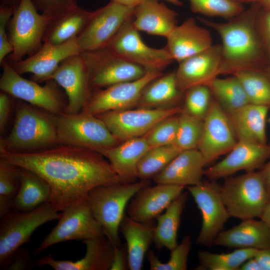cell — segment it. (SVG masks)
<instances>
[{"label": "cell", "mask_w": 270, "mask_h": 270, "mask_svg": "<svg viewBox=\"0 0 270 270\" xmlns=\"http://www.w3.org/2000/svg\"><path fill=\"white\" fill-rule=\"evenodd\" d=\"M21 168L0 160V217L14 208L20 185Z\"/></svg>", "instance_id": "f35d334b"}, {"label": "cell", "mask_w": 270, "mask_h": 270, "mask_svg": "<svg viewBox=\"0 0 270 270\" xmlns=\"http://www.w3.org/2000/svg\"><path fill=\"white\" fill-rule=\"evenodd\" d=\"M42 14L56 20L78 6L76 0H31Z\"/></svg>", "instance_id": "f6af8a7d"}, {"label": "cell", "mask_w": 270, "mask_h": 270, "mask_svg": "<svg viewBox=\"0 0 270 270\" xmlns=\"http://www.w3.org/2000/svg\"><path fill=\"white\" fill-rule=\"evenodd\" d=\"M20 168V185L14 202V208L28 212L49 202L50 189L46 180L40 176Z\"/></svg>", "instance_id": "836d02e7"}, {"label": "cell", "mask_w": 270, "mask_h": 270, "mask_svg": "<svg viewBox=\"0 0 270 270\" xmlns=\"http://www.w3.org/2000/svg\"><path fill=\"white\" fill-rule=\"evenodd\" d=\"M52 19L40 14L31 0H21L8 23V38L12 52L4 60L19 62L36 53Z\"/></svg>", "instance_id": "52a82bcc"}, {"label": "cell", "mask_w": 270, "mask_h": 270, "mask_svg": "<svg viewBox=\"0 0 270 270\" xmlns=\"http://www.w3.org/2000/svg\"><path fill=\"white\" fill-rule=\"evenodd\" d=\"M178 114L170 116L161 120L143 136L150 148L174 145Z\"/></svg>", "instance_id": "ee69618b"}, {"label": "cell", "mask_w": 270, "mask_h": 270, "mask_svg": "<svg viewBox=\"0 0 270 270\" xmlns=\"http://www.w3.org/2000/svg\"><path fill=\"white\" fill-rule=\"evenodd\" d=\"M258 250L254 248H237L226 254H215L200 250L198 252L199 264L198 270H240L247 260L254 258Z\"/></svg>", "instance_id": "d590c367"}, {"label": "cell", "mask_w": 270, "mask_h": 270, "mask_svg": "<svg viewBox=\"0 0 270 270\" xmlns=\"http://www.w3.org/2000/svg\"><path fill=\"white\" fill-rule=\"evenodd\" d=\"M21 0H2V6L12 8L15 10L18 6Z\"/></svg>", "instance_id": "6f0895ef"}, {"label": "cell", "mask_w": 270, "mask_h": 270, "mask_svg": "<svg viewBox=\"0 0 270 270\" xmlns=\"http://www.w3.org/2000/svg\"><path fill=\"white\" fill-rule=\"evenodd\" d=\"M204 120L180 112L174 146L180 150L198 148L202 134Z\"/></svg>", "instance_id": "60d3db41"}, {"label": "cell", "mask_w": 270, "mask_h": 270, "mask_svg": "<svg viewBox=\"0 0 270 270\" xmlns=\"http://www.w3.org/2000/svg\"><path fill=\"white\" fill-rule=\"evenodd\" d=\"M260 219L262 220L270 229V200L266 206Z\"/></svg>", "instance_id": "11a10c76"}, {"label": "cell", "mask_w": 270, "mask_h": 270, "mask_svg": "<svg viewBox=\"0 0 270 270\" xmlns=\"http://www.w3.org/2000/svg\"><path fill=\"white\" fill-rule=\"evenodd\" d=\"M77 38L60 44L44 43L32 56L19 62H8L18 74L30 73L31 80L38 83L46 82L64 60L82 52Z\"/></svg>", "instance_id": "ac0fdd59"}, {"label": "cell", "mask_w": 270, "mask_h": 270, "mask_svg": "<svg viewBox=\"0 0 270 270\" xmlns=\"http://www.w3.org/2000/svg\"><path fill=\"white\" fill-rule=\"evenodd\" d=\"M121 142L98 153L108 161L121 182L133 183L138 178V164L150 147L143 136Z\"/></svg>", "instance_id": "484cf974"}, {"label": "cell", "mask_w": 270, "mask_h": 270, "mask_svg": "<svg viewBox=\"0 0 270 270\" xmlns=\"http://www.w3.org/2000/svg\"><path fill=\"white\" fill-rule=\"evenodd\" d=\"M86 251L84 256L76 261L58 260L52 254L37 260L34 264L48 266L55 270H108L112 266L114 246L106 235L82 240Z\"/></svg>", "instance_id": "603a6c76"}, {"label": "cell", "mask_w": 270, "mask_h": 270, "mask_svg": "<svg viewBox=\"0 0 270 270\" xmlns=\"http://www.w3.org/2000/svg\"><path fill=\"white\" fill-rule=\"evenodd\" d=\"M180 106L166 108L112 110L96 115L120 142L144 136L161 120L182 112Z\"/></svg>", "instance_id": "7c38bea8"}, {"label": "cell", "mask_w": 270, "mask_h": 270, "mask_svg": "<svg viewBox=\"0 0 270 270\" xmlns=\"http://www.w3.org/2000/svg\"><path fill=\"white\" fill-rule=\"evenodd\" d=\"M12 8L1 6L0 8V64L12 52L6 33V25L14 12Z\"/></svg>", "instance_id": "bcb514c9"}, {"label": "cell", "mask_w": 270, "mask_h": 270, "mask_svg": "<svg viewBox=\"0 0 270 270\" xmlns=\"http://www.w3.org/2000/svg\"><path fill=\"white\" fill-rule=\"evenodd\" d=\"M205 166L198 148L183 150L152 180L156 184L192 186L200 184Z\"/></svg>", "instance_id": "d4e9b609"}, {"label": "cell", "mask_w": 270, "mask_h": 270, "mask_svg": "<svg viewBox=\"0 0 270 270\" xmlns=\"http://www.w3.org/2000/svg\"><path fill=\"white\" fill-rule=\"evenodd\" d=\"M260 172L265 186L270 194V161L264 164Z\"/></svg>", "instance_id": "f5cc1de1"}, {"label": "cell", "mask_w": 270, "mask_h": 270, "mask_svg": "<svg viewBox=\"0 0 270 270\" xmlns=\"http://www.w3.org/2000/svg\"><path fill=\"white\" fill-rule=\"evenodd\" d=\"M132 18L124 26L105 48L147 71L162 72L174 61V58L165 48H156L146 45L134 27Z\"/></svg>", "instance_id": "5bb4252c"}, {"label": "cell", "mask_w": 270, "mask_h": 270, "mask_svg": "<svg viewBox=\"0 0 270 270\" xmlns=\"http://www.w3.org/2000/svg\"><path fill=\"white\" fill-rule=\"evenodd\" d=\"M188 197V192H182L156 218L153 242L157 250L165 248L171 250L178 244V232Z\"/></svg>", "instance_id": "1f68e13d"}, {"label": "cell", "mask_w": 270, "mask_h": 270, "mask_svg": "<svg viewBox=\"0 0 270 270\" xmlns=\"http://www.w3.org/2000/svg\"><path fill=\"white\" fill-rule=\"evenodd\" d=\"M186 188L202 214V225L196 243L211 247L230 217L222 196L221 186L214 180H202L198 185Z\"/></svg>", "instance_id": "9a60e30c"}, {"label": "cell", "mask_w": 270, "mask_h": 270, "mask_svg": "<svg viewBox=\"0 0 270 270\" xmlns=\"http://www.w3.org/2000/svg\"><path fill=\"white\" fill-rule=\"evenodd\" d=\"M62 212L58 224L45 236L34 254L59 242L83 240L104 234L102 226L92 214L88 196L71 204Z\"/></svg>", "instance_id": "30bf717a"}, {"label": "cell", "mask_w": 270, "mask_h": 270, "mask_svg": "<svg viewBox=\"0 0 270 270\" xmlns=\"http://www.w3.org/2000/svg\"><path fill=\"white\" fill-rule=\"evenodd\" d=\"M0 158L46 180L50 189L49 202L58 212L86 198L97 186L120 182L102 155L79 146L58 144L33 151L0 152Z\"/></svg>", "instance_id": "6da1fadb"}, {"label": "cell", "mask_w": 270, "mask_h": 270, "mask_svg": "<svg viewBox=\"0 0 270 270\" xmlns=\"http://www.w3.org/2000/svg\"><path fill=\"white\" fill-rule=\"evenodd\" d=\"M237 142L226 114L212 97L198 147L205 166L228 153Z\"/></svg>", "instance_id": "e0dca14e"}, {"label": "cell", "mask_w": 270, "mask_h": 270, "mask_svg": "<svg viewBox=\"0 0 270 270\" xmlns=\"http://www.w3.org/2000/svg\"><path fill=\"white\" fill-rule=\"evenodd\" d=\"M135 6L112 1L96 10L77 38L82 52L106 47L124 26L133 18Z\"/></svg>", "instance_id": "4fadbf2b"}, {"label": "cell", "mask_w": 270, "mask_h": 270, "mask_svg": "<svg viewBox=\"0 0 270 270\" xmlns=\"http://www.w3.org/2000/svg\"><path fill=\"white\" fill-rule=\"evenodd\" d=\"M114 2L129 6H136L144 0H110Z\"/></svg>", "instance_id": "9f6ffc18"}, {"label": "cell", "mask_w": 270, "mask_h": 270, "mask_svg": "<svg viewBox=\"0 0 270 270\" xmlns=\"http://www.w3.org/2000/svg\"><path fill=\"white\" fill-rule=\"evenodd\" d=\"M207 85L212 98L226 114L249 103L240 82L234 74L222 78L216 77Z\"/></svg>", "instance_id": "e575fe53"}, {"label": "cell", "mask_w": 270, "mask_h": 270, "mask_svg": "<svg viewBox=\"0 0 270 270\" xmlns=\"http://www.w3.org/2000/svg\"><path fill=\"white\" fill-rule=\"evenodd\" d=\"M262 9L270 12V0H258Z\"/></svg>", "instance_id": "680465c9"}, {"label": "cell", "mask_w": 270, "mask_h": 270, "mask_svg": "<svg viewBox=\"0 0 270 270\" xmlns=\"http://www.w3.org/2000/svg\"><path fill=\"white\" fill-rule=\"evenodd\" d=\"M256 30L270 64V12L261 8L256 18Z\"/></svg>", "instance_id": "7dc6e473"}, {"label": "cell", "mask_w": 270, "mask_h": 270, "mask_svg": "<svg viewBox=\"0 0 270 270\" xmlns=\"http://www.w3.org/2000/svg\"><path fill=\"white\" fill-rule=\"evenodd\" d=\"M184 99L182 112L204 120L212 100L208 86L200 84L189 88L184 92Z\"/></svg>", "instance_id": "7bdbcfd3"}, {"label": "cell", "mask_w": 270, "mask_h": 270, "mask_svg": "<svg viewBox=\"0 0 270 270\" xmlns=\"http://www.w3.org/2000/svg\"><path fill=\"white\" fill-rule=\"evenodd\" d=\"M154 226V220L140 222L124 214L120 230L126 242L129 270L142 269L144 256L153 242Z\"/></svg>", "instance_id": "f546056e"}, {"label": "cell", "mask_w": 270, "mask_h": 270, "mask_svg": "<svg viewBox=\"0 0 270 270\" xmlns=\"http://www.w3.org/2000/svg\"><path fill=\"white\" fill-rule=\"evenodd\" d=\"M252 3L239 15L224 22L198 18L206 26L216 31L222 43L220 75L233 74L245 70H262L268 60L256 27V18L261 9Z\"/></svg>", "instance_id": "7a4b0ae2"}, {"label": "cell", "mask_w": 270, "mask_h": 270, "mask_svg": "<svg viewBox=\"0 0 270 270\" xmlns=\"http://www.w3.org/2000/svg\"><path fill=\"white\" fill-rule=\"evenodd\" d=\"M158 0H144L135 6L132 24L139 31L166 38L178 26V13Z\"/></svg>", "instance_id": "4316f807"}, {"label": "cell", "mask_w": 270, "mask_h": 270, "mask_svg": "<svg viewBox=\"0 0 270 270\" xmlns=\"http://www.w3.org/2000/svg\"><path fill=\"white\" fill-rule=\"evenodd\" d=\"M270 158V146L238 141L222 160L205 169L204 176L210 180L226 178L240 170L255 171Z\"/></svg>", "instance_id": "ffe728a7"}, {"label": "cell", "mask_w": 270, "mask_h": 270, "mask_svg": "<svg viewBox=\"0 0 270 270\" xmlns=\"http://www.w3.org/2000/svg\"><path fill=\"white\" fill-rule=\"evenodd\" d=\"M2 73L0 88L12 96L56 115L64 112L66 106L59 85L49 80L44 86L27 80L16 72L6 60L0 64Z\"/></svg>", "instance_id": "9c48e42d"}, {"label": "cell", "mask_w": 270, "mask_h": 270, "mask_svg": "<svg viewBox=\"0 0 270 270\" xmlns=\"http://www.w3.org/2000/svg\"><path fill=\"white\" fill-rule=\"evenodd\" d=\"M93 13L78 6L52 20L44 34L43 42L60 44L78 37L86 28Z\"/></svg>", "instance_id": "d6a6232c"}, {"label": "cell", "mask_w": 270, "mask_h": 270, "mask_svg": "<svg viewBox=\"0 0 270 270\" xmlns=\"http://www.w3.org/2000/svg\"><path fill=\"white\" fill-rule=\"evenodd\" d=\"M180 151L174 145L150 148L138 164V178L140 180L152 179L164 170Z\"/></svg>", "instance_id": "74e56055"}, {"label": "cell", "mask_w": 270, "mask_h": 270, "mask_svg": "<svg viewBox=\"0 0 270 270\" xmlns=\"http://www.w3.org/2000/svg\"><path fill=\"white\" fill-rule=\"evenodd\" d=\"M58 144L79 146L98 152L120 144L97 116L80 112L56 114Z\"/></svg>", "instance_id": "ba28073f"}, {"label": "cell", "mask_w": 270, "mask_h": 270, "mask_svg": "<svg viewBox=\"0 0 270 270\" xmlns=\"http://www.w3.org/2000/svg\"><path fill=\"white\" fill-rule=\"evenodd\" d=\"M222 54V44H214L180 62L175 71L180 90L184 93L192 86L208 84L218 77L220 75Z\"/></svg>", "instance_id": "44dd1931"}, {"label": "cell", "mask_w": 270, "mask_h": 270, "mask_svg": "<svg viewBox=\"0 0 270 270\" xmlns=\"http://www.w3.org/2000/svg\"><path fill=\"white\" fill-rule=\"evenodd\" d=\"M233 74L240 82L249 103L270 108V80L264 71L245 70Z\"/></svg>", "instance_id": "8d00e7d4"}, {"label": "cell", "mask_w": 270, "mask_h": 270, "mask_svg": "<svg viewBox=\"0 0 270 270\" xmlns=\"http://www.w3.org/2000/svg\"><path fill=\"white\" fill-rule=\"evenodd\" d=\"M162 74V72L148 71L135 80L116 84L103 90L94 89L82 111L96 116L108 111L130 109L136 106L145 86Z\"/></svg>", "instance_id": "2e32d148"}, {"label": "cell", "mask_w": 270, "mask_h": 270, "mask_svg": "<svg viewBox=\"0 0 270 270\" xmlns=\"http://www.w3.org/2000/svg\"><path fill=\"white\" fill-rule=\"evenodd\" d=\"M269 108L248 103L226 114L238 142L266 144V127Z\"/></svg>", "instance_id": "f1b7e54d"}, {"label": "cell", "mask_w": 270, "mask_h": 270, "mask_svg": "<svg viewBox=\"0 0 270 270\" xmlns=\"http://www.w3.org/2000/svg\"><path fill=\"white\" fill-rule=\"evenodd\" d=\"M114 246L113 260L110 270H129L126 246Z\"/></svg>", "instance_id": "681fc988"}, {"label": "cell", "mask_w": 270, "mask_h": 270, "mask_svg": "<svg viewBox=\"0 0 270 270\" xmlns=\"http://www.w3.org/2000/svg\"><path fill=\"white\" fill-rule=\"evenodd\" d=\"M184 97L178 88L175 71L163 74L148 84L142 90L136 107L166 108L178 106Z\"/></svg>", "instance_id": "4dcf8cb0"}, {"label": "cell", "mask_w": 270, "mask_h": 270, "mask_svg": "<svg viewBox=\"0 0 270 270\" xmlns=\"http://www.w3.org/2000/svg\"><path fill=\"white\" fill-rule=\"evenodd\" d=\"M86 66L91 90L138 80L148 72L106 48L80 53Z\"/></svg>", "instance_id": "8fae6325"}, {"label": "cell", "mask_w": 270, "mask_h": 270, "mask_svg": "<svg viewBox=\"0 0 270 270\" xmlns=\"http://www.w3.org/2000/svg\"><path fill=\"white\" fill-rule=\"evenodd\" d=\"M58 212L48 202L28 212L13 208L0 218V268H7L16 250L30 241L39 226L58 220Z\"/></svg>", "instance_id": "5b68a950"}, {"label": "cell", "mask_w": 270, "mask_h": 270, "mask_svg": "<svg viewBox=\"0 0 270 270\" xmlns=\"http://www.w3.org/2000/svg\"><path fill=\"white\" fill-rule=\"evenodd\" d=\"M192 246L190 236L186 235L181 242L170 251V258L166 262H162L153 250L146 254L150 270H186L188 254Z\"/></svg>", "instance_id": "b9f144b4"}, {"label": "cell", "mask_w": 270, "mask_h": 270, "mask_svg": "<svg viewBox=\"0 0 270 270\" xmlns=\"http://www.w3.org/2000/svg\"><path fill=\"white\" fill-rule=\"evenodd\" d=\"M34 264L28 251L20 247L14 254L6 269L25 270L30 268Z\"/></svg>", "instance_id": "c3c4849f"}, {"label": "cell", "mask_w": 270, "mask_h": 270, "mask_svg": "<svg viewBox=\"0 0 270 270\" xmlns=\"http://www.w3.org/2000/svg\"><path fill=\"white\" fill-rule=\"evenodd\" d=\"M166 40L165 48L178 63L213 44L210 32L200 26L194 18H189L177 26Z\"/></svg>", "instance_id": "cb8c5ba5"}, {"label": "cell", "mask_w": 270, "mask_h": 270, "mask_svg": "<svg viewBox=\"0 0 270 270\" xmlns=\"http://www.w3.org/2000/svg\"><path fill=\"white\" fill-rule=\"evenodd\" d=\"M49 80H54L65 91L68 102L64 112L76 114L82 110L92 90L88 70L80 54L64 60Z\"/></svg>", "instance_id": "d6986e66"}, {"label": "cell", "mask_w": 270, "mask_h": 270, "mask_svg": "<svg viewBox=\"0 0 270 270\" xmlns=\"http://www.w3.org/2000/svg\"><path fill=\"white\" fill-rule=\"evenodd\" d=\"M193 12L207 16H218L228 20L246 9L242 4L234 0H188Z\"/></svg>", "instance_id": "ab89813d"}, {"label": "cell", "mask_w": 270, "mask_h": 270, "mask_svg": "<svg viewBox=\"0 0 270 270\" xmlns=\"http://www.w3.org/2000/svg\"><path fill=\"white\" fill-rule=\"evenodd\" d=\"M238 2L243 4V3H254L258 2V0H234Z\"/></svg>", "instance_id": "94428289"}, {"label": "cell", "mask_w": 270, "mask_h": 270, "mask_svg": "<svg viewBox=\"0 0 270 270\" xmlns=\"http://www.w3.org/2000/svg\"><path fill=\"white\" fill-rule=\"evenodd\" d=\"M254 258L257 261L260 270H270V247L258 250Z\"/></svg>", "instance_id": "816d5d0a"}, {"label": "cell", "mask_w": 270, "mask_h": 270, "mask_svg": "<svg viewBox=\"0 0 270 270\" xmlns=\"http://www.w3.org/2000/svg\"><path fill=\"white\" fill-rule=\"evenodd\" d=\"M268 122H269V124H270V117L268 118Z\"/></svg>", "instance_id": "be15d7a7"}, {"label": "cell", "mask_w": 270, "mask_h": 270, "mask_svg": "<svg viewBox=\"0 0 270 270\" xmlns=\"http://www.w3.org/2000/svg\"><path fill=\"white\" fill-rule=\"evenodd\" d=\"M213 244L236 249L266 248L270 247V229L261 219L242 220L238 224L220 232Z\"/></svg>", "instance_id": "83f0119b"}, {"label": "cell", "mask_w": 270, "mask_h": 270, "mask_svg": "<svg viewBox=\"0 0 270 270\" xmlns=\"http://www.w3.org/2000/svg\"><path fill=\"white\" fill-rule=\"evenodd\" d=\"M150 184V180L128 184L120 182L98 186L88 192L92 214L114 246H121L120 226L129 202L140 189Z\"/></svg>", "instance_id": "277c9868"}, {"label": "cell", "mask_w": 270, "mask_h": 270, "mask_svg": "<svg viewBox=\"0 0 270 270\" xmlns=\"http://www.w3.org/2000/svg\"><path fill=\"white\" fill-rule=\"evenodd\" d=\"M220 191L230 216L242 220L260 218L270 200L260 170L226 178Z\"/></svg>", "instance_id": "8992f818"}, {"label": "cell", "mask_w": 270, "mask_h": 270, "mask_svg": "<svg viewBox=\"0 0 270 270\" xmlns=\"http://www.w3.org/2000/svg\"><path fill=\"white\" fill-rule=\"evenodd\" d=\"M264 72H265L269 80H270V64L264 70Z\"/></svg>", "instance_id": "6125c7cd"}, {"label": "cell", "mask_w": 270, "mask_h": 270, "mask_svg": "<svg viewBox=\"0 0 270 270\" xmlns=\"http://www.w3.org/2000/svg\"><path fill=\"white\" fill-rule=\"evenodd\" d=\"M150 185L140 189L126 207L127 214L140 222L154 221L183 192L184 188L160 184L154 186Z\"/></svg>", "instance_id": "7402d4cb"}, {"label": "cell", "mask_w": 270, "mask_h": 270, "mask_svg": "<svg viewBox=\"0 0 270 270\" xmlns=\"http://www.w3.org/2000/svg\"><path fill=\"white\" fill-rule=\"evenodd\" d=\"M240 270H260V268L254 257L245 262L240 266Z\"/></svg>", "instance_id": "db71d44e"}, {"label": "cell", "mask_w": 270, "mask_h": 270, "mask_svg": "<svg viewBox=\"0 0 270 270\" xmlns=\"http://www.w3.org/2000/svg\"><path fill=\"white\" fill-rule=\"evenodd\" d=\"M12 96L1 90L0 93V130L3 132L7 124L12 106Z\"/></svg>", "instance_id": "f907efd6"}, {"label": "cell", "mask_w": 270, "mask_h": 270, "mask_svg": "<svg viewBox=\"0 0 270 270\" xmlns=\"http://www.w3.org/2000/svg\"><path fill=\"white\" fill-rule=\"evenodd\" d=\"M35 106L20 102L8 135L0 140V152H22L58 144L56 116Z\"/></svg>", "instance_id": "3957f363"}, {"label": "cell", "mask_w": 270, "mask_h": 270, "mask_svg": "<svg viewBox=\"0 0 270 270\" xmlns=\"http://www.w3.org/2000/svg\"><path fill=\"white\" fill-rule=\"evenodd\" d=\"M176 6H182L183 2L180 0H164Z\"/></svg>", "instance_id": "91938a15"}]
</instances>
